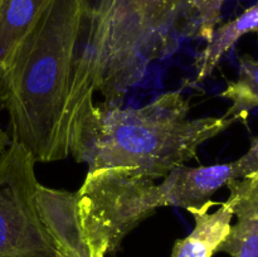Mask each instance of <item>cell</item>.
<instances>
[{
	"instance_id": "1",
	"label": "cell",
	"mask_w": 258,
	"mask_h": 257,
	"mask_svg": "<svg viewBox=\"0 0 258 257\" xmlns=\"http://www.w3.org/2000/svg\"><path fill=\"white\" fill-rule=\"evenodd\" d=\"M91 0H52L0 70V106L12 143L35 163L70 155L64 107Z\"/></svg>"
},
{
	"instance_id": "2",
	"label": "cell",
	"mask_w": 258,
	"mask_h": 257,
	"mask_svg": "<svg viewBox=\"0 0 258 257\" xmlns=\"http://www.w3.org/2000/svg\"><path fill=\"white\" fill-rule=\"evenodd\" d=\"M191 0H91L73 63L64 107L67 135L96 102L120 105L146 68L174 48L181 18L189 23Z\"/></svg>"
},
{
	"instance_id": "3",
	"label": "cell",
	"mask_w": 258,
	"mask_h": 257,
	"mask_svg": "<svg viewBox=\"0 0 258 257\" xmlns=\"http://www.w3.org/2000/svg\"><path fill=\"white\" fill-rule=\"evenodd\" d=\"M189 112L190 100L179 90L141 107L95 102L71 128L70 155L88 170L130 168L145 178L163 179L237 121L226 115L190 118Z\"/></svg>"
},
{
	"instance_id": "4",
	"label": "cell",
	"mask_w": 258,
	"mask_h": 257,
	"mask_svg": "<svg viewBox=\"0 0 258 257\" xmlns=\"http://www.w3.org/2000/svg\"><path fill=\"white\" fill-rule=\"evenodd\" d=\"M258 171V136L237 160L173 169L155 184L130 168L88 170L77 194L81 228L91 257H106L161 207L189 209L203 206L231 180Z\"/></svg>"
},
{
	"instance_id": "5",
	"label": "cell",
	"mask_w": 258,
	"mask_h": 257,
	"mask_svg": "<svg viewBox=\"0 0 258 257\" xmlns=\"http://www.w3.org/2000/svg\"><path fill=\"white\" fill-rule=\"evenodd\" d=\"M35 164L14 143L0 158V257H60L37 208Z\"/></svg>"
},
{
	"instance_id": "6",
	"label": "cell",
	"mask_w": 258,
	"mask_h": 257,
	"mask_svg": "<svg viewBox=\"0 0 258 257\" xmlns=\"http://www.w3.org/2000/svg\"><path fill=\"white\" fill-rule=\"evenodd\" d=\"M35 202L40 219L60 257H91L77 212L76 191L38 184Z\"/></svg>"
},
{
	"instance_id": "7",
	"label": "cell",
	"mask_w": 258,
	"mask_h": 257,
	"mask_svg": "<svg viewBox=\"0 0 258 257\" xmlns=\"http://www.w3.org/2000/svg\"><path fill=\"white\" fill-rule=\"evenodd\" d=\"M227 186L237 221L219 251L232 257H258V171Z\"/></svg>"
},
{
	"instance_id": "8",
	"label": "cell",
	"mask_w": 258,
	"mask_h": 257,
	"mask_svg": "<svg viewBox=\"0 0 258 257\" xmlns=\"http://www.w3.org/2000/svg\"><path fill=\"white\" fill-rule=\"evenodd\" d=\"M186 211L193 214L196 226L174 243L171 257H213L231 232L234 217L231 201L219 203L209 199L202 207Z\"/></svg>"
},
{
	"instance_id": "9",
	"label": "cell",
	"mask_w": 258,
	"mask_h": 257,
	"mask_svg": "<svg viewBox=\"0 0 258 257\" xmlns=\"http://www.w3.org/2000/svg\"><path fill=\"white\" fill-rule=\"evenodd\" d=\"M258 30V0L253 5L247 8L242 14L233 20L217 25L207 45L197 55L196 82H202L213 73L218 63L228 50L243 37L251 32Z\"/></svg>"
},
{
	"instance_id": "10",
	"label": "cell",
	"mask_w": 258,
	"mask_h": 257,
	"mask_svg": "<svg viewBox=\"0 0 258 257\" xmlns=\"http://www.w3.org/2000/svg\"><path fill=\"white\" fill-rule=\"evenodd\" d=\"M222 96L232 102L224 115L236 120L244 118L249 111L258 107V60L248 55L239 59L238 77L228 83Z\"/></svg>"
},
{
	"instance_id": "11",
	"label": "cell",
	"mask_w": 258,
	"mask_h": 257,
	"mask_svg": "<svg viewBox=\"0 0 258 257\" xmlns=\"http://www.w3.org/2000/svg\"><path fill=\"white\" fill-rule=\"evenodd\" d=\"M224 0H191L189 8L190 29L197 37L208 40L219 24Z\"/></svg>"
},
{
	"instance_id": "12",
	"label": "cell",
	"mask_w": 258,
	"mask_h": 257,
	"mask_svg": "<svg viewBox=\"0 0 258 257\" xmlns=\"http://www.w3.org/2000/svg\"><path fill=\"white\" fill-rule=\"evenodd\" d=\"M10 143H12V139H10L9 134L3 128L2 123H0V158L5 153V150L9 148Z\"/></svg>"
},
{
	"instance_id": "13",
	"label": "cell",
	"mask_w": 258,
	"mask_h": 257,
	"mask_svg": "<svg viewBox=\"0 0 258 257\" xmlns=\"http://www.w3.org/2000/svg\"><path fill=\"white\" fill-rule=\"evenodd\" d=\"M4 3H5V0H0V12H2L3 5H4Z\"/></svg>"
}]
</instances>
